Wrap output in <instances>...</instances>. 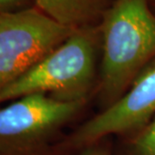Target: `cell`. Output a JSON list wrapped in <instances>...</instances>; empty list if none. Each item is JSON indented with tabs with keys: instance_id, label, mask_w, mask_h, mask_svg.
<instances>
[{
	"instance_id": "6da1fadb",
	"label": "cell",
	"mask_w": 155,
	"mask_h": 155,
	"mask_svg": "<svg viewBox=\"0 0 155 155\" xmlns=\"http://www.w3.org/2000/svg\"><path fill=\"white\" fill-rule=\"evenodd\" d=\"M98 28L100 90L109 106L155 58V14L149 0H116Z\"/></svg>"
},
{
	"instance_id": "7a4b0ae2",
	"label": "cell",
	"mask_w": 155,
	"mask_h": 155,
	"mask_svg": "<svg viewBox=\"0 0 155 155\" xmlns=\"http://www.w3.org/2000/svg\"><path fill=\"white\" fill-rule=\"evenodd\" d=\"M99 50L98 25L75 29L44 59L0 88V103L34 93H50L61 101H84L95 78Z\"/></svg>"
},
{
	"instance_id": "3957f363",
	"label": "cell",
	"mask_w": 155,
	"mask_h": 155,
	"mask_svg": "<svg viewBox=\"0 0 155 155\" xmlns=\"http://www.w3.org/2000/svg\"><path fill=\"white\" fill-rule=\"evenodd\" d=\"M74 30L37 7L0 13V88L44 59Z\"/></svg>"
},
{
	"instance_id": "277c9868",
	"label": "cell",
	"mask_w": 155,
	"mask_h": 155,
	"mask_svg": "<svg viewBox=\"0 0 155 155\" xmlns=\"http://www.w3.org/2000/svg\"><path fill=\"white\" fill-rule=\"evenodd\" d=\"M83 102L34 93L0 108V153L18 152L44 139L73 117Z\"/></svg>"
},
{
	"instance_id": "5b68a950",
	"label": "cell",
	"mask_w": 155,
	"mask_h": 155,
	"mask_svg": "<svg viewBox=\"0 0 155 155\" xmlns=\"http://www.w3.org/2000/svg\"><path fill=\"white\" fill-rule=\"evenodd\" d=\"M155 114V58L127 91L104 111L88 120L73 137L76 145H89L111 134L126 133L144 126Z\"/></svg>"
},
{
	"instance_id": "8992f818",
	"label": "cell",
	"mask_w": 155,
	"mask_h": 155,
	"mask_svg": "<svg viewBox=\"0 0 155 155\" xmlns=\"http://www.w3.org/2000/svg\"><path fill=\"white\" fill-rule=\"evenodd\" d=\"M116 0H36L39 10L69 28L97 26Z\"/></svg>"
},
{
	"instance_id": "52a82bcc",
	"label": "cell",
	"mask_w": 155,
	"mask_h": 155,
	"mask_svg": "<svg viewBox=\"0 0 155 155\" xmlns=\"http://www.w3.org/2000/svg\"><path fill=\"white\" fill-rule=\"evenodd\" d=\"M136 155H155V119L135 138Z\"/></svg>"
},
{
	"instance_id": "ba28073f",
	"label": "cell",
	"mask_w": 155,
	"mask_h": 155,
	"mask_svg": "<svg viewBox=\"0 0 155 155\" xmlns=\"http://www.w3.org/2000/svg\"><path fill=\"white\" fill-rule=\"evenodd\" d=\"M35 5L36 0H0V13L21 11Z\"/></svg>"
},
{
	"instance_id": "9c48e42d",
	"label": "cell",
	"mask_w": 155,
	"mask_h": 155,
	"mask_svg": "<svg viewBox=\"0 0 155 155\" xmlns=\"http://www.w3.org/2000/svg\"><path fill=\"white\" fill-rule=\"evenodd\" d=\"M85 155H108L106 152L104 151H100V150H93V151H89L88 153Z\"/></svg>"
},
{
	"instance_id": "30bf717a",
	"label": "cell",
	"mask_w": 155,
	"mask_h": 155,
	"mask_svg": "<svg viewBox=\"0 0 155 155\" xmlns=\"http://www.w3.org/2000/svg\"><path fill=\"white\" fill-rule=\"evenodd\" d=\"M149 3H150V6H155V0H149Z\"/></svg>"
}]
</instances>
